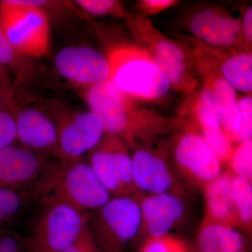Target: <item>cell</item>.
<instances>
[{
  "label": "cell",
  "instance_id": "3",
  "mask_svg": "<svg viewBox=\"0 0 252 252\" xmlns=\"http://www.w3.org/2000/svg\"><path fill=\"white\" fill-rule=\"evenodd\" d=\"M124 21L135 45L165 73L172 88L188 96L193 94L198 82L190 49L164 35L148 18L140 14L129 13Z\"/></svg>",
  "mask_w": 252,
  "mask_h": 252
},
{
  "label": "cell",
  "instance_id": "11",
  "mask_svg": "<svg viewBox=\"0 0 252 252\" xmlns=\"http://www.w3.org/2000/svg\"><path fill=\"white\" fill-rule=\"evenodd\" d=\"M173 154L180 171L199 185H207L222 172L221 160L197 132L188 131L179 136Z\"/></svg>",
  "mask_w": 252,
  "mask_h": 252
},
{
  "label": "cell",
  "instance_id": "33",
  "mask_svg": "<svg viewBox=\"0 0 252 252\" xmlns=\"http://www.w3.org/2000/svg\"><path fill=\"white\" fill-rule=\"evenodd\" d=\"M178 2L176 0H141L137 1V6L140 14L147 17L170 9Z\"/></svg>",
  "mask_w": 252,
  "mask_h": 252
},
{
  "label": "cell",
  "instance_id": "9",
  "mask_svg": "<svg viewBox=\"0 0 252 252\" xmlns=\"http://www.w3.org/2000/svg\"><path fill=\"white\" fill-rule=\"evenodd\" d=\"M61 160L82 158L98 145L105 132L98 117L91 112L73 113L55 121Z\"/></svg>",
  "mask_w": 252,
  "mask_h": 252
},
{
  "label": "cell",
  "instance_id": "38",
  "mask_svg": "<svg viewBox=\"0 0 252 252\" xmlns=\"http://www.w3.org/2000/svg\"><path fill=\"white\" fill-rule=\"evenodd\" d=\"M31 252V251H28V252Z\"/></svg>",
  "mask_w": 252,
  "mask_h": 252
},
{
  "label": "cell",
  "instance_id": "22",
  "mask_svg": "<svg viewBox=\"0 0 252 252\" xmlns=\"http://www.w3.org/2000/svg\"><path fill=\"white\" fill-rule=\"evenodd\" d=\"M189 96L193 98L190 102L191 119L199 132L222 128L211 92L206 86L203 84L197 94Z\"/></svg>",
  "mask_w": 252,
  "mask_h": 252
},
{
  "label": "cell",
  "instance_id": "37",
  "mask_svg": "<svg viewBox=\"0 0 252 252\" xmlns=\"http://www.w3.org/2000/svg\"><path fill=\"white\" fill-rule=\"evenodd\" d=\"M103 252H125L124 250H112V251H107Z\"/></svg>",
  "mask_w": 252,
  "mask_h": 252
},
{
  "label": "cell",
  "instance_id": "35",
  "mask_svg": "<svg viewBox=\"0 0 252 252\" xmlns=\"http://www.w3.org/2000/svg\"><path fill=\"white\" fill-rule=\"evenodd\" d=\"M11 91L7 90L0 85V110L14 102Z\"/></svg>",
  "mask_w": 252,
  "mask_h": 252
},
{
  "label": "cell",
  "instance_id": "31",
  "mask_svg": "<svg viewBox=\"0 0 252 252\" xmlns=\"http://www.w3.org/2000/svg\"><path fill=\"white\" fill-rule=\"evenodd\" d=\"M30 251L27 239L23 238L12 228L0 229V252Z\"/></svg>",
  "mask_w": 252,
  "mask_h": 252
},
{
  "label": "cell",
  "instance_id": "1",
  "mask_svg": "<svg viewBox=\"0 0 252 252\" xmlns=\"http://www.w3.org/2000/svg\"><path fill=\"white\" fill-rule=\"evenodd\" d=\"M85 99L105 134L119 136L130 148L147 143L179 126L178 119L164 117L138 104L108 80L87 89Z\"/></svg>",
  "mask_w": 252,
  "mask_h": 252
},
{
  "label": "cell",
  "instance_id": "16",
  "mask_svg": "<svg viewBox=\"0 0 252 252\" xmlns=\"http://www.w3.org/2000/svg\"><path fill=\"white\" fill-rule=\"evenodd\" d=\"M133 149L132 180L137 192L147 195L172 192L175 177L165 157L145 144Z\"/></svg>",
  "mask_w": 252,
  "mask_h": 252
},
{
  "label": "cell",
  "instance_id": "21",
  "mask_svg": "<svg viewBox=\"0 0 252 252\" xmlns=\"http://www.w3.org/2000/svg\"><path fill=\"white\" fill-rule=\"evenodd\" d=\"M32 203L34 201L31 188H0V229L11 228Z\"/></svg>",
  "mask_w": 252,
  "mask_h": 252
},
{
  "label": "cell",
  "instance_id": "25",
  "mask_svg": "<svg viewBox=\"0 0 252 252\" xmlns=\"http://www.w3.org/2000/svg\"><path fill=\"white\" fill-rule=\"evenodd\" d=\"M228 162L233 175L252 181V141L238 144L233 148Z\"/></svg>",
  "mask_w": 252,
  "mask_h": 252
},
{
  "label": "cell",
  "instance_id": "29",
  "mask_svg": "<svg viewBox=\"0 0 252 252\" xmlns=\"http://www.w3.org/2000/svg\"><path fill=\"white\" fill-rule=\"evenodd\" d=\"M23 57L16 54L8 41L4 30L0 23V67L10 71L21 74L23 72L25 63Z\"/></svg>",
  "mask_w": 252,
  "mask_h": 252
},
{
  "label": "cell",
  "instance_id": "5",
  "mask_svg": "<svg viewBox=\"0 0 252 252\" xmlns=\"http://www.w3.org/2000/svg\"><path fill=\"white\" fill-rule=\"evenodd\" d=\"M54 1H0V23L8 41L21 57L40 58L51 44V25L46 9Z\"/></svg>",
  "mask_w": 252,
  "mask_h": 252
},
{
  "label": "cell",
  "instance_id": "15",
  "mask_svg": "<svg viewBox=\"0 0 252 252\" xmlns=\"http://www.w3.org/2000/svg\"><path fill=\"white\" fill-rule=\"evenodd\" d=\"M16 124L20 145L46 157L59 158L57 127L52 118L35 108H17Z\"/></svg>",
  "mask_w": 252,
  "mask_h": 252
},
{
  "label": "cell",
  "instance_id": "20",
  "mask_svg": "<svg viewBox=\"0 0 252 252\" xmlns=\"http://www.w3.org/2000/svg\"><path fill=\"white\" fill-rule=\"evenodd\" d=\"M198 252H244L246 242L243 235L231 225L203 222L196 237Z\"/></svg>",
  "mask_w": 252,
  "mask_h": 252
},
{
  "label": "cell",
  "instance_id": "17",
  "mask_svg": "<svg viewBox=\"0 0 252 252\" xmlns=\"http://www.w3.org/2000/svg\"><path fill=\"white\" fill-rule=\"evenodd\" d=\"M137 199L142 214L141 232L144 230L147 238L170 234L185 214V202L177 192L146 195Z\"/></svg>",
  "mask_w": 252,
  "mask_h": 252
},
{
  "label": "cell",
  "instance_id": "19",
  "mask_svg": "<svg viewBox=\"0 0 252 252\" xmlns=\"http://www.w3.org/2000/svg\"><path fill=\"white\" fill-rule=\"evenodd\" d=\"M117 142V135L105 134L98 145L89 154L88 160L112 197L124 195L118 178Z\"/></svg>",
  "mask_w": 252,
  "mask_h": 252
},
{
  "label": "cell",
  "instance_id": "10",
  "mask_svg": "<svg viewBox=\"0 0 252 252\" xmlns=\"http://www.w3.org/2000/svg\"><path fill=\"white\" fill-rule=\"evenodd\" d=\"M54 64L63 78L86 89L108 80L110 76L107 55L89 46L63 48L56 55Z\"/></svg>",
  "mask_w": 252,
  "mask_h": 252
},
{
  "label": "cell",
  "instance_id": "28",
  "mask_svg": "<svg viewBox=\"0 0 252 252\" xmlns=\"http://www.w3.org/2000/svg\"><path fill=\"white\" fill-rule=\"evenodd\" d=\"M139 252H193L182 240L171 235L147 238Z\"/></svg>",
  "mask_w": 252,
  "mask_h": 252
},
{
  "label": "cell",
  "instance_id": "27",
  "mask_svg": "<svg viewBox=\"0 0 252 252\" xmlns=\"http://www.w3.org/2000/svg\"><path fill=\"white\" fill-rule=\"evenodd\" d=\"M198 134L220 158L222 162L228 161L233 152V143L223 129L202 130Z\"/></svg>",
  "mask_w": 252,
  "mask_h": 252
},
{
  "label": "cell",
  "instance_id": "18",
  "mask_svg": "<svg viewBox=\"0 0 252 252\" xmlns=\"http://www.w3.org/2000/svg\"><path fill=\"white\" fill-rule=\"evenodd\" d=\"M232 172H221L205 187L206 217L205 222L231 225L239 224L230 197Z\"/></svg>",
  "mask_w": 252,
  "mask_h": 252
},
{
  "label": "cell",
  "instance_id": "12",
  "mask_svg": "<svg viewBox=\"0 0 252 252\" xmlns=\"http://www.w3.org/2000/svg\"><path fill=\"white\" fill-rule=\"evenodd\" d=\"M189 48L193 57L210 64L236 91L251 94L252 54L243 49H220L192 39Z\"/></svg>",
  "mask_w": 252,
  "mask_h": 252
},
{
  "label": "cell",
  "instance_id": "2",
  "mask_svg": "<svg viewBox=\"0 0 252 252\" xmlns=\"http://www.w3.org/2000/svg\"><path fill=\"white\" fill-rule=\"evenodd\" d=\"M34 203L56 200L90 214L109 201V193L88 160L51 158L32 187Z\"/></svg>",
  "mask_w": 252,
  "mask_h": 252
},
{
  "label": "cell",
  "instance_id": "26",
  "mask_svg": "<svg viewBox=\"0 0 252 252\" xmlns=\"http://www.w3.org/2000/svg\"><path fill=\"white\" fill-rule=\"evenodd\" d=\"M15 101L0 110V150L14 145L17 141Z\"/></svg>",
  "mask_w": 252,
  "mask_h": 252
},
{
  "label": "cell",
  "instance_id": "6",
  "mask_svg": "<svg viewBox=\"0 0 252 252\" xmlns=\"http://www.w3.org/2000/svg\"><path fill=\"white\" fill-rule=\"evenodd\" d=\"M37 215L27 238L31 252H63L77 238L89 215L56 200L37 202Z\"/></svg>",
  "mask_w": 252,
  "mask_h": 252
},
{
  "label": "cell",
  "instance_id": "36",
  "mask_svg": "<svg viewBox=\"0 0 252 252\" xmlns=\"http://www.w3.org/2000/svg\"><path fill=\"white\" fill-rule=\"evenodd\" d=\"M0 85L7 90L11 91L10 74L4 68L0 67Z\"/></svg>",
  "mask_w": 252,
  "mask_h": 252
},
{
  "label": "cell",
  "instance_id": "24",
  "mask_svg": "<svg viewBox=\"0 0 252 252\" xmlns=\"http://www.w3.org/2000/svg\"><path fill=\"white\" fill-rule=\"evenodd\" d=\"M74 4L87 14L98 17L125 19L129 12L124 3L117 0H77Z\"/></svg>",
  "mask_w": 252,
  "mask_h": 252
},
{
  "label": "cell",
  "instance_id": "32",
  "mask_svg": "<svg viewBox=\"0 0 252 252\" xmlns=\"http://www.w3.org/2000/svg\"><path fill=\"white\" fill-rule=\"evenodd\" d=\"M63 252H103L97 245L89 224L81 230L77 238Z\"/></svg>",
  "mask_w": 252,
  "mask_h": 252
},
{
  "label": "cell",
  "instance_id": "23",
  "mask_svg": "<svg viewBox=\"0 0 252 252\" xmlns=\"http://www.w3.org/2000/svg\"><path fill=\"white\" fill-rule=\"evenodd\" d=\"M230 197L238 223L250 226L252 220V181L233 175Z\"/></svg>",
  "mask_w": 252,
  "mask_h": 252
},
{
  "label": "cell",
  "instance_id": "8",
  "mask_svg": "<svg viewBox=\"0 0 252 252\" xmlns=\"http://www.w3.org/2000/svg\"><path fill=\"white\" fill-rule=\"evenodd\" d=\"M186 27L194 39L205 45L228 49L245 46L240 20L217 6L210 5L194 11Z\"/></svg>",
  "mask_w": 252,
  "mask_h": 252
},
{
  "label": "cell",
  "instance_id": "34",
  "mask_svg": "<svg viewBox=\"0 0 252 252\" xmlns=\"http://www.w3.org/2000/svg\"><path fill=\"white\" fill-rule=\"evenodd\" d=\"M241 23L242 35L244 43L249 50L251 49L252 42V8L248 6L243 13Z\"/></svg>",
  "mask_w": 252,
  "mask_h": 252
},
{
  "label": "cell",
  "instance_id": "14",
  "mask_svg": "<svg viewBox=\"0 0 252 252\" xmlns=\"http://www.w3.org/2000/svg\"><path fill=\"white\" fill-rule=\"evenodd\" d=\"M195 72L203 79V84L211 92L220 126L232 143H236L241 128L236 90L215 68L200 59H194Z\"/></svg>",
  "mask_w": 252,
  "mask_h": 252
},
{
  "label": "cell",
  "instance_id": "13",
  "mask_svg": "<svg viewBox=\"0 0 252 252\" xmlns=\"http://www.w3.org/2000/svg\"><path fill=\"white\" fill-rule=\"evenodd\" d=\"M51 158L20 144L1 149L0 188H32Z\"/></svg>",
  "mask_w": 252,
  "mask_h": 252
},
{
  "label": "cell",
  "instance_id": "30",
  "mask_svg": "<svg viewBox=\"0 0 252 252\" xmlns=\"http://www.w3.org/2000/svg\"><path fill=\"white\" fill-rule=\"evenodd\" d=\"M239 111L241 117V128L237 137L236 143L252 140V98L250 94L238 99Z\"/></svg>",
  "mask_w": 252,
  "mask_h": 252
},
{
  "label": "cell",
  "instance_id": "4",
  "mask_svg": "<svg viewBox=\"0 0 252 252\" xmlns=\"http://www.w3.org/2000/svg\"><path fill=\"white\" fill-rule=\"evenodd\" d=\"M109 79L121 92L135 100L155 101L166 95L170 81L148 55L135 44L108 49Z\"/></svg>",
  "mask_w": 252,
  "mask_h": 252
},
{
  "label": "cell",
  "instance_id": "7",
  "mask_svg": "<svg viewBox=\"0 0 252 252\" xmlns=\"http://www.w3.org/2000/svg\"><path fill=\"white\" fill-rule=\"evenodd\" d=\"M142 214L137 195L112 197L89 215V228L103 252L123 250L141 233Z\"/></svg>",
  "mask_w": 252,
  "mask_h": 252
}]
</instances>
